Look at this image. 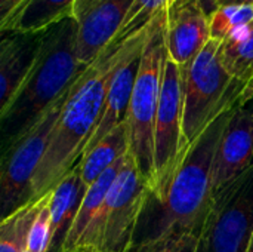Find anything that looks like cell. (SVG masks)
I'll list each match as a JSON object with an SVG mask.
<instances>
[{
	"label": "cell",
	"instance_id": "cell-1",
	"mask_svg": "<svg viewBox=\"0 0 253 252\" xmlns=\"http://www.w3.org/2000/svg\"><path fill=\"white\" fill-rule=\"evenodd\" d=\"M154 21L123 42H113L71 86L47 150L34 175L31 201L49 195L79 163L102 117L108 89L117 68L136 46L148 39Z\"/></svg>",
	"mask_w": 253,
	"mask_h": 252
},
{
	"label": "cell",
	"instance_id": "cell-2",
	"mask_svg": "<svg viewBox=\"0 0 253 252\" xmlns=\"http://www.w3.org/2000/svg\"><path fill=\"white\" fill-rule=\"evenodd\" d=\"M236 107L219 114L191 146L163 202L150 192L132 247L150 242L175 244L190 233L202 232L213 199L212 166L216 147Z\"/></svg>",
	"mask_w": 253,
	"mask_h": 252
},
{
	"label": "cell",
	"instance_id": "cell-3",
	"mask_svg": "<svg viewBox=\"0 0 253 252\" xmlns=\"http://www.w3.org/2000/svg\"><path fill=\"white\" fill-rule=\"evenodd\" d=\"M77 36L79 22L73 15L43 30L34 68L10 104L0 111L3 151L62 100L87 68L77 56Z\"/></svg>",
	"mask_w": 253,
	"mask_h": 252
},
{
	"label": "cell",
	"instance_id": "cell-4",
	"mask_svg": "<svg viewBox=\"0 0 253 252\" xmlns=\"http://www.w3.org/2000/svg\"><path fill=\"white\" fill-rule=\"evenodd\" d=\"M219 45L211 39L184 73V151L225 110L253 98V85L230 76L219 58Z\"/></svg>",
	"mask_w": 253,
	"mask_h": 252
},
{
	"label": "cell",
	"instance_id": "cell-5",
	"mask_svg": "<svg viewBox=\"0 0 253 252\" xmlns=\"http://www.w3.org/2000/svg\"><path fill=\"white\" fill-rule=\"evenodd\" d=\"M165 22L166 9L154 19L151 33L144 46L126 117L129 151L133 156L138 169L148 181L150 189H153L154 183V129L163 73L168 61Z\"/></svg>",
	"mask_w": 253,
	"mask_h": 252
},
{
	"label": "cell",
	"instance_id": "cell-6",
	"mask_svg": "<svg viewBox=\"0 0 253 252\" xmlns=\"http://www.w3.org/2000/svg\"><path fill=\"white\" fill-rule=\"evenodd\" d=\"M150 192L148 181L129 151L105 202L76 248L86 252H129Z\"/></svg>",
	"mask_w": 253,
	"mask_h": 252
},
{
	"label": "cell",
	"instance_id": "cell-7",
	"mask_svg": "<svg viewBox=\"0 0 253 252\" xmlns=\"http://www.w3.org/2000/svg\"><path fill=\"white\" fill-rule=\"evenodd\" d=\"M253 238V165L213 195L197 252H248Z\"/></svg>",
	"mask_w": 253,
	"mask_h": 252
},
{
	"label": "cell",
	"instance_id": "cell-8",
	"mask_svg": "<svg viewBox=\"0 0 253 252\" xmlns=\"http://www.w3.org/2000/svg\"><path fill=\"white\" fill-rule=\"evenodd\" d=\"M184 73L169 58L165 65L154 129V183L151 195L163 202L185 159L184 151Z\"/></svg>",
	"mask_w": 253,
	"mask_h": 252
},
{
	"label": "cell",
	"instance_id": "cell-9",
	"mask_svg": "<svg viewBox=\"0 0 253 252\" xmlns=\"http://www.w3.org/2000/svg\"><path fill=\"white\" fill-rule=\"evenodd\" d=\"M67 97L68 94L52 105L16 143L3 151L0 175L3 218L31 201L34 175L47 150L50 135Z\"/></svg>",
	"mask_w": 253,
	"mask_h": 252
},
{
	"label": "cell",
	"instance_id": "cell-10",
	"mask_svg": "<svg viewBox=\"0 0 253 252\" xmlns=\"http://www.w3.org/2000/svg\"><path fill=\"white\" fill-rule=\"evenodd\" d=\"M253 165V98L237 105L219 138L213 166V195Z\"/></svg>",
	"mask_w": 253,
	"mask_h": 252
},
{
	"label": "cell",
	"instance_id": "cell-11",
	"mask_svg": "<svg viewBox=\"0 0 253 252\" xmlns=\"http://www.w3.org/2000/svg\"><path fill=\"white\" fill-rule=\"evenodd\" d=\"M168 58L179 67H188L211 42L209 16L199 0H172L165 22Z\"/></svg>",
	"mask_w": 253,
	"mask_h": 252
},
{
	"label": "cell",
	"instance_id": "cell-12",
	"mask_svg": "<svg viewBox=\"0 0 253 252\" xmlns=\"http://www.w3.org/2000/svg\"><path fill=\"white\" fill-rule=\"evenodd\" d=\"M43 31L3 30L0 42V111L15 98L40 53Z\"/></svg>",
	"mask_w": 253,
	"mask_h": 252
},
{
	"label": "cell",
	"instance_id": "cell-13",
	"mask_svg": "<svg viewBox=\"0 0 253 252\" xmlns=\"http://www.w3.org/2000/svg\"><path fill=\"white\" fill-rule=\"evenodd\" d=\"M133 1L102 0L77 21V56L82 64L89 67L117 39Z\"/></svg>",
	"mask_w": 253,
	"mask_h": 252
},
{
	"label": "cell",
	"instance_id": "cell-14",
	"mask_svg": "<svg viewBox=\"0 0 253 252\" xmlns=\"http://www.w3.org/2000/svg\"><path fill=\"white\" fill-rule=\"evenodd\" d=\"M145 43H147V40L144 43H141L139 46H136L132 50V53L123 61V64L117 68V71L111 80L110 89H108L102 117H101L93 135L90 137L89 143L86 144L82 156L89 153L113 129H116L117 126H120L122 123L126 122L127 110H129L135 80H136V76L139 71L141 56H142V50H144Z\"/></svg>",
	"mask_w": 253,
	"mask_h": 252
},
{
	"label": "cell",
	"instance_id": "cell-15",
	"mask_svg": "<svg viewBox=\"0 0 253 252\" xmlns=\"http://www.w3.org/2000/svg\"><path fill=\"white\" fill-rule=\"evenodd\" d=\"M86 186L82 181L80 168L76 165L52 190L50 217L52 235L47 252H62L68 233L74 224L79 208L82 205Z\"/></svg>",
	"mask_w": 253,
	"mask_h": 252
},
{
	"label": "cell",
	"instance_id": "cell-16",
	"mask_svg": "<svg viewBox=\"0 0 253 252\" xmlns=\"http://www.w3.org/2000/svg\"><path fill=\"white\" fill-rule=\"evenodd\" d=\"M129 153V132L126 122L113 129L104 140H101L89 153L79 160L80 175L83 184L90 187L98 181L114 163Z\"/></svg>",
	"mask_w": 253,
	"mask_h": 252
},
{
	"label": "cell",
	"instance_id": "cell-17",
	"mask_svg": "<svg viewBox=\"0 0 253 252\" xmlns=\"http://www.w3.org/2000/svg\"><path fill=\"white\" fill-rule=\"evenodd\" d=\"M77 0H28L0 27L13 31H43L49 25L73 15Z\"/></svg>",
	"mask_w": 253,
	"mask_h": 252
},
{
	"label": "cell",
	"instance_id": "cell-18",
	"mask_svg": "<svg viewBox=\"0 0 253 252\" xmlns=\"http://www.w3.org/2000/svg\"><path fill=\"white\" fill-rule=\"evenodd\" d=\"M126 157H122L117 163H114L98 181H95L90 187L86 189V193L83 196V201H82V205L79 208V212H77V217L74 220V224L68 233V238L65 241V245L62 248V252L71 251L74 250L83 233L86 232V229L89 227L90 221L95 218V215L98 214V211L101 209L102 203L105 202V198L114 183V180L117 178V175L120 174V171L123 169L125 166V162H126Z\"/></svg>",
	"mask_w": 253,
	"mask_h": 252
},
{
	"label": "cell",
	"instance_id": "cell-19",
	"mask_svg": "<svg viewBox=\"0 0 253 252\" xmlns=\"http://www.w3.org/2000/svg\"><path fill=\"white\" fill-rule=\"evenodd\" d=\"M219 58L233 79L253 85V21L221 42Z\"/></svg>",
	"mask_w": 253,
	"mask_h": 252
},
{
	"label": "cell",
	"instance_id": "cell-20",
	"mask_svg": "<svg viewBox=\"0 0 253 252\" xmlns=\"http://www.w3.org/2000/svg\"><path fill=\"white\" fill-rule=\"evenodd\" d=\"M50 195V193H49ZM49 195L39 201H31L1 220L0 224V252H24L28 248L31 227L49 199Z\"/></svg>",
	"mask_w": 253,
	"mask_h": 252
},
{
	"label": "cell",
	"instance_id": "cell-21",
	"mask_svg": "<svg viewBox=\"0 0 253 252\" xmlns=\"http://www.w3.org/2000/svg\"><path fill=\"white\" fill-rule=\"evenodd\" d=\"M253 21V3L224 6L213 12L209 18L211 37L216 42H224L242 27Z\"/></svg>",
	"mask_w": 253,
	"mask_h": 252
},
{
	"label": "cell",
	"instance_id": "cell-22",
	"mask_svg": "<svg viewBox=\"0 0 253 252\" xmlns=\"http://www.w3.org/2000/svg\"><path fill=\"white\" fill-rule=\"evenodd\" d=\"M170 1L172 0H135L114 42H123L151 24L154 18L160 15Z\"/></svg>",
	"mask_w": 253,
	"mask_h": 252
},
{
	"label": "cell",
	"instance_id": "cell-23",
	"mask_svg": "<svg viewBox=\"0 0 253 252\" xmlns=\"http://www.w3.org/2000/svg\"><path fill=\"white\" fill-rule=\"evenodd\" d=\"M50 198L52 192L49 195V199L40 209L31 232L28 238V248L30 252H47L50 245V235H52V217H50Z\"/></svg>",
	"mask_w": 253,
	"mask_h": 252
},
{
	"label": "cell",
	"instance_id": "cell-24",
	"mask_svg": "<svg viewBox=\"0 0 253 252\" xmlns=\"http://www.w3.org/2000/svg\"><path fill=\"white\" fill-rule=\"evenodd\" d=\"M25 1L28 0H0V27L4 25Z\"/></svg>",
	"mask_w": 253,
	"mask_h": 252
},
{
	"label": "cell",
	"instance_id": "cell-25",
	"mask_svg": "<svg viewBox=\"0 0 253 252\" xmlns=\"http://www.w3.org/2000/svg\"><path fill=\"white\" fill-rule=\"evenodd\" d=\"M202 7L205 9L206 15L211 18L213 12L224 6H231V4H246V3H253V0H199Z\"/></svg>",
	"mask_w": 253,
	"mask_h": 252
},
{
	"label": "cell",
	"instance_id": "cell-26",
	"mask_svg": "<svg viewBox=\"0 0 253 252\" xmlns=\"http://www.w3.org/2000/svg\"><path fill=\"white\" fill-rule=\"evenodd\" d=\"M199 239H200V232H194L191 235H188L182 244L175 250L173 252H197L199 248Z\"/></svg>",
	"mask_w": 253,
	"mask_h": 252
},
{
	"label": "cell",
	"instance_id": "cell-27",
	"mask_svg": "<svg viewBox=\"0 0 253 252\" xmlns=\"http://www.w3.org/2000/svg\"><path fill=\"white\" fill-rule=\"evenodd\" d=\"M102 0H77L73 9V16L79 21L84 13H87L96 3H99Z\"/></svg>",
	"mask_w": 253,
	"mask_h": 252
},
{
	"label": "cell",
	"instance_id": "cell-28",
	"mask_svg": "<svg viewBox=\"0 0 253 252\" xmlns=\"http://www.w3.org/2000/svg\"><path fill=\"white\" fill-rule=\"evenodd\" d=\"M67 252H86V251H83V250H80V248H74V250H71V251H67Z\"/></svg>",
	"mask_w": 253,
	"mask_h": 252
},
{
	"label": "cell",
	"instance_id": "cell-29",
	"mask_svg": "<svg viewBox=\"0 0 253 252\" xmlns=\"http://www.w3.org/2000/svg\"><path fill=\"white\" fill-rule=\"evenodd\" d=\"M248 252H253V238H252V242H251V245H249V250Z\"/></svg>",
	"mask_w": 253,
	"mask_h": 252
},
{
	"label": "cell",
	"instance_id": "cell-30",
	"mask_svg": "<svg viewBox=\"0 0 253 252\" xmlns=\"http://www.w3.org/2000/svg\"><path fill=\"white\" fill-rule=\"evenodd\" d=\"M24 252H30V251H24Z\"/></svg>",
	"mask_w": 253,
	"mask_h": 252
}]
</instances>
